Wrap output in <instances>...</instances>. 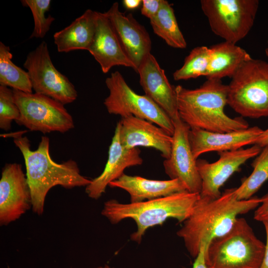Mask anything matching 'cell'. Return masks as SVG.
<instances>
[{"label":"cell","instance_id":"1","mask_svg":"<svg viewBox=\"0 0 268 268\" xmlns=\"http://www.w3.org/2000/svg\"><path fill=\"white\" fill-rule=\"evenodd\" d=\"M235 189H226L217 198L200 195L191 214L177 231V235L183 239L193 258L197 257L202 246L206 248L213 239L227 233L238 215L249 212L261 203V198L256 196L238 200Z\"/></svg>","mask_w":268,"mask_h":268},{"label":"cell","instance_id":"2","mask_svg":"<svg viewBox=\"0 0 268 268\" xmlns=\"http://www.w3.org/2000/svg\"><path fill=\"white\" fill-rule=\"evenodd\" d=\"M22 134V132H18L11 135L24 160L31 194L32 209L36 214H43L46 197L53 187L61 186L69 189L86 187L91 183V180L80 174L75 161L70 159L58 163L52 159L48 137L42 136L38 148L32 150L29 140Z\"/></svg>","mask_w":268,"mask_h":268},{"label":"cell","instance_id":"3","mask_svg":"<svg viewBox=\"0 0 268 268\" xmlns=\"http://www.w3.org/2000/svg\"><path fill=\"white\" fill-rule=\"evenodd\" d=\"M175 90L179 117L190 129L227 133L249 127L242 117L232 118L224 112L228 85L221 80L207 79L194 89L178 85Z\"/></svg>","mask_w":268,"mask_h":268},{"label":"cell","instance_id":"4","mask_svg":"<svg viewBox=\"0 0 268 268\" xmlns=\"http://www.w3.org/2000/svg\"><path fill=\"white\" fill-rule=\"evenodd\" d=\"M199 198V194L186 191L139 202L123 203L112 199L105 202L101 214L112 224L127 218L133 219L137 229L130 238L139 244L149 228L162 225L169 218L184 222L191 214Z\"/></svg>","mask_w":268,"mask_h":268},{"label":"cell","instance_id":"5","mask_svg":"<svg viewBox=\"0 0 268 268\" xmlns=\"http://www.w3.org/2000/svg\"><path fill=\"white\" fill-rule=\"evenodd\" d=\"M265 244L246 220L238 218L225 234L213 239L205 251L207 268H260Z\"/></svg>","mask_w":268,"mask_h":268},{"label":"cell","instance_id":"6","mask_svg":"<svg viewBox=\"0 0 268 268\" xmlns=\"http://www.w3.org/2000/svg\"><path fill=\"white\" fill-rule=\"evenodd\" d=\"M227 85V104L242 117H268V62L246 61Z\"/></svg>","mask_w":268,"mask_h":268},{"label":"cell","instance_id":"7","mask_svg":"<svg viewBox=\"0 0 268 268\" xmlns=\"http://www.w3.org/2000/svg\"><path fill=\"white\" fill-rule=\"evenodd\" d=\"M105 83L109 94L104 104L109 114L121 118L133 116L145 120L173 135L174 126L172 119L146 95L135 93L119 71L112 72L106 79Z\"/></svg>","mask_w":268,"mask_h":268},{"label":"cell","instance_id":"8","mask_svg":"<svg viewBox=\"0 0 268 268\" xmlns=\"http://www.w3.org/2000/svg\"><path fill=\"white\" fill-rule=\"evenodd\" d=\"M200 3L211 31L234 44L251 30L259 5L258 0H201Z\"/></svg>","mask_w":268,"mask_h":268},{"label":"cell","instance_id":"9","mask_svg":"<svg viewBox=\"0 0 268 268\" xmlns=\"http://www.w3.org/2000/svg\"><path fill=\"white\" fill-rule=\"evenodd\" d=\"M20 116L16 123L31 131L45 134L66 133L74 128L71 115L62 103L47 96L13 89Z\"/></svg>","mask_w":268,"mask_h":268},{"label":"cell","instance_id":"10","mask_svg":"<svg viewBox=\"0 0 268 268\" xmlns=\"http://www.w3.org/2000/svg\"><path fill=\"white\" fill-rule=\"evenodd\" d=\"M23 67L35 93L49 97L64 105L76 99L74 86L53 64L46 42H41L27 55Z\"/></svg>","mask_w":268,"mask_h":268},{"label":"cell","instance_id":"11","mask_svg":"<svg viewBox=\"0 0 268 268\" xmlns=\"http://www.w3.org/2000/svg\"><path fill=\"white\" fill-rule=\"evenodd\" d=\"M172 121L174 132L170 155L163 162L165 172L170 179L179 180L187 191L200 194L202 183L197 159L194 156L189 142L190 128L179 117Z\"/></svg>","mask_w":268,"mask_h":268},{"label":"cell","instance_id":"12","mask_svg":"<svg viewBox=\"0 0 268 268\" xmlns=\"http://www.w3.org/2000/svg\"><path fill=\"white\" fill-rule=\"evenodd\" d=\"M262 148L255 144L246 149L219 152V159L212 163L197 159V168L202 183L200 196L220 197V189L227 180L249 159L259 155Z\"/></svg>","mask_w":268,"mask_h":268},{"label":"cell","instance_id":"13","mask_svg":"<svg viewBox=\"0 0 268 268\" xmlns=\"http://www.w3.org/2000/svg\"><path fill=\"white\" fill-rule=\"evenodd\" d=\"M32 208L30 187L22 166L8 163L0 180V225L6 226Z\"/></svg>","mask_w":268,"mask_h":268},{"label":"cell","instance_id":"14","mask_svg":"<svg viewBox=\"0 0 268 268\" xmlns=\"http://www.w3.org/2000/svg\"><path fill=\"white\" fill-rule=\"evenodd\" d=\"M127 56L136 67V71L150 54L151 41L145 28L133 17L119 10V3L114 2L105 12Z\"/></svg>","mask_w":268,"mask_h":268},{"label":"cell","instance_id":"15","mask_svg":"<svg viewBox=\"0 0 268 268\" xmlns=\"http://www.w3.org/2000/svg\"><path fill=\"white\" fill-rule=\"evenodd\" d=\"M117 123L120 129V141L125 148L151 147L158 150L165 159L169 157L172 135L162 128L133 116L121 118Z\"/></svg>","mask_w":268,"mask_h":268},{"label":"cell","instance_id":"16","mask_svg":"<svg viewBox=\"0 0 268 268\" xmlns=\"http://www.w3.org/2000/svg\"><path fill=\"white\" fill-rule=\"evenodd\" d=\"M140 151L137 148L127 149L120 139V129L117 123L109 148L108 160L102 173L91 180L85 192L91 199L97 200L105 192L109 184L119 179L128 167L142 164Z\"/></svg>","mask_w":268,"mask_h":268},{"label":"cell","instance_id":"17","mask_svg":"<svg viewBox=\"0 0 268 268\" xmlns=\"http://www.w3.org/2000/svg\"><path fill=\"white\" fill-rule=\"evenodd\" d=\"M139 83L145 95L173 120L179 117L175 86L169 82L165 71L150 54L138 67Z\"/></svg>","mask_w":268,"mask_h":268},{"label":"cell","instance_id":"18","mask_svg":"<svg viewBox=\"0 0 268 268\" xmlns=\"http://www.w3.org/2000/svg\"><path fill=\"white\" fill-rule=\"evenodd\" d=\"M263 130L258 127L227 133H216L190 129L189 139L194 157L210 151L235 150L247 145H254Z\"/></svg>","mask_w":268,"mask_h":268},{"label":"cell","instance_id":"19","mask_svg":"<svg viewBox=\"0 0 268 268\" xmlns=\"http://www.w3.org/2000/svg\"><path fill=\"white\" fill-rule=\"evenodd\" d=\"M99 64L103 73L117 66L136 67L124 51L106 13L97 12L95 34L87 50Z\"/></svg>","mask_w":268,"mask_h":268},{"label":"cell","instance_id":"20","mask_svg":"<svg viewBox=\"0 0 268 268\" xmlns=\"http://www.w3.org/2000/svg\"><path fill=\"white\" fill-rule=\"evenodd\" d=\"M109 186L126 191L130 196V202L133 203L153 200L187 191L184 185L178 179L151 180L125 174L111 182Z\"/></svg>","mask_w":268,"mask_h":268},{"label":"cell","instance_id":"21","mask_svg":"<svg viewBox=\"0 0 268 268\" xmlns=\"http://www.w3.org/2000/svg\"><path fill=\"white\" fill-rule=\"evenodd\" d=\"M97 11L87 9L63 29L56 32L54 41L59 52L88 50L93 38Z\"/></svg>","mask_w":268,"mask_h":268},{"label":"cell","instance_id":"22","mask_svg":"<svg viewBox=\"0 0 268 268\" xmlns=\"http://www.w3.org/2000/svg\"><path fill=\"white\" fill-rule=\"evenodd\" d=\"M210 59L207 79L232 78L241 66L252 59L250 54L236 44L224 41L209 47Z\"/></svg>","mask_w":268,"mask_h":268},{"label":"cell","instance_id":"23","mask_svg":"<svg viewBox=\"0 0 268 268\" xmlns=\"http://www.w3.org/2000/svg\"><path fill=\"white\" fill-rule=\"evenodd\" d=\"M153 31L163 39L166 44L174 48L184 49L187 42L182 33L171 5L162 0L156 15L150 19Z\"/></svg>","mask_w":268,"mask_h":268},{"label":"cell","instance_id":"24","mask_svg":"<svg viewBox=\"0 0 268 268\" xmlns=\"http://www.w3.org/2000/svg\"><path fill=\"white\" fill-rule=\"evenodd\" d=\"M9 46L0 42V85L10 87L26 93H32L28 73L15 65L11 61Z\"/></svg>","mask_w":268,"mask_h":268},{"label":"cell","instance_id":"25","mask_svg":"<svg viewBox=\"0 0 268 268\" xmlns=\"http://www.w3.org/2000/svg\"><path fill=\"white\" fill-rule=\"evenodd\" d=\"M253 170L251 175L235 188L234 194L239 200H248L268 180V145L263 147L251 164Z\"/></svg>","mask_w":268,"mask_h":268},{"label":"cell","instance_id":"26","mask_svg":"<svg viewBox=\"0 0 268 268\" xmlns=\"http://www.w3.org/2000/svg\"><path fill=\"white\" fill-rule=\"evenodd\" d=\"M209 59V48L201 46L194 48L185 58L182 67L173 73L174 79L178 81L206 76Z\"/></svg>","mask_w":268,"mask_h":268},{"label":"cell","instance_id":"27","mask_svg":"<svg viewBox=\"0 0 268 268\" xmlns=\"http://www.w3.org/2000/svg\"><path fill=\"white\" fill-rule=\"evenodd\" d=\"M21 4L28 7L32 13L34 26L30 38H43L49 31L55 18L51 15L46 16L51 6L50 0H22Z\"/></svg>","mask_w":268,"mask_h":268},{"label":"cell","instance_id":"28","mask_svg":"<svg viewBox=\"0 0 268 268\" xmlns=\"http://www.w3.org/2000/svg\"><path fill=\"white\" fill-rule=\"evenodd\" d=\"M20 116L19 109L14 101L13 89L0 85V128L9 131L12 122L17 121Z\"/></svg>","mask_w":268,"mask_h":268},{"label":"cell","instance_id":"29","mask_svg":"<svg viewBox=\"0 0 268 268\" xmlns=\"http://www.w3.org/2000/svg\"><path fill=\"white\" fill-rule=\"evenodd\" d=\"M162 0H142L141 14L149 18L154 17L158 12Z\"/></svg>","mask_w":268,"mask_h":268},{"label":"cell","instance_id":"30","mask_svg":"<svg viewBox=\"0 0 268 268\" xmlns=\"http://www.w3.org/2000/svg\"><path fill=\"white\" fill-rule=\"evenodd\" d=\"M262 202L254 212V218L261 222L268 221V193L261 197Z\"/></svg>","mask_w":268,"mask_h":268},{"label":"cell","instance_id":"31","mask_svg":"<svg viewBox=\"0 0 268 268\" xmlns=\"http://www.w3.org/2000/svg\"><path fill=\"white\" fill-rule=\"evenodd\" d=\"M205 249L206 247L205 246H202L201 248L198 255L195 258L193 268H207L205 261Z\"/></svg>","mask_w":268,"mask_h":268},{"label":"cell","instance_id":"32","mask_svg":"<svg viewBox=\"0 0 268 268\" xmlns=\"http://www.w3.org/2000/svg\"><path fill=\"white\" fill-rule=\"evenodd\" d=\"M266 233L265 254L260 268H268V221L263 222Z\"/></svg>","mask_w":268,"mask_h":268},{"label":"cell","instance_id":"33","mask_svg":"<svg viewBox=\"0 0 268 268\" xmlns=\"http://www.w3.org/2000/svg\"><path fill=\"white\" fill-rule=\"evenodd\" d=\"M257 145L262 148L268 145V128L263 130L262 133L255 141L254 145Z\"/></svg>","mask_w":268,"mask_h":268},{"label":"cell","instance_id":"34","mask_svg":"<svg viewBox=\"0 0 268 268\" xmlns=\"http://www.w3.org/2000/svg\"><path fill=\"white\" fill-rule=\"evenodd\" d=\"M124 6L128 9H134L138 7L142 3L141 0H124L123 1Z\"/></svg>","mask_w":268,"mask_h":268},{"label":"cell","instance_id":"35","mask_svg":"<svg viewBox=\"0 0 268 268\" xmlns=\"http://www.w3.org/2000/svg\"><path fill=\"white\" fill-rule=\"evenodd\" d=\"M95 268H114L111 267L110 266L108 265H105L104 266H99Z\"/></svg>","mask_w":268,"mask_h":268},{"label":"cell","instance_id":"36","mask_svg":"<svg viewBox=\"0 0 268 268\" xmlns=\"http://www.w3.org/2000/svg\"><path fill=\"white\" fill-rule=\"evenodd\" d=\"M265 53L266 56L268 57V47L265 50Z\"/></svg>","mask_w":268,"mask_h":268}]
</instances>
